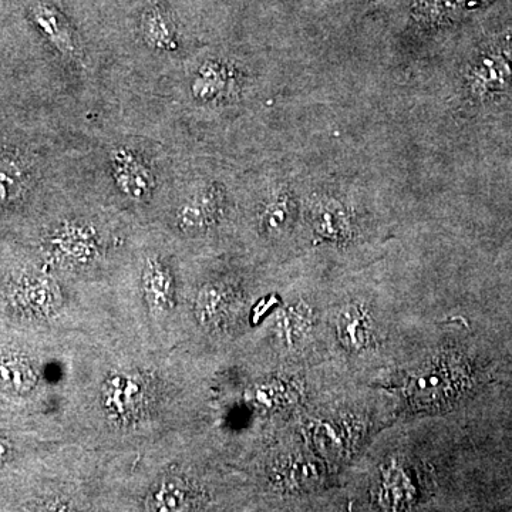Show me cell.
I'll return each instance as SVG.
<instances>
[{
  "instance_id": "obj_1",
  "label": "cell",
  "mask_w": 512,
  "mask_h": 512,
  "mask_svg": "<svg viewBox=\"0 0 512 512\" xmlns=\"http://www.w3.org/2000/svg\"><path fill=\"white\" fill-rule=\"evenodd\" d=\"M464 89L476 106H490L512 93V46L497 42L481 47L464 74Z\"/></svg>"
},
{
  "instance_id": "obj_2",
  "label": "cell",
  "mask_w": 512,
  "mask_h": 512,
  "mask_svg": "<svg viewBox=\"0 0 512 512\" xmlns=\"http://www.w3.org/2000/svg\"><path fill=\"white\" fill-rule=\"evenodd\" d=\"M340 340L349 349H362L366 345L367 320L365 313L356 308H350L339 322Z\"/></svg>"
}]
</instances>
